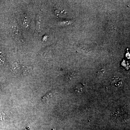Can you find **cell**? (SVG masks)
<instances>
[{
	"label": "cell",
	"mask_w": 130,
	"mask_h": 130,
	"mask_svg": "<svg viewBox=\"0 0 130 130\" xmlns=\"http://www.w3.org/2000/svg\"><path fill=\"white\" fill-rule=\"evenodd\" d=\"M122 79L118 76H114L111 79V84L115 87H118L122 84Z\"/></svg>",
	"instance_id": "6da1fadb"
},
{
	"label": "cell",
	"mask_w": 130,
	"mask_h": 130,
	"mask_svg": "<svg viewBox=\"0 0 130 130\" xmlns=\"http://www.w3.org/2000/svg\"><path fill=\"white\" fill-rule=\"evenodd\" d=\"M54 94L51 93L47 94L46 95L43 96L42 98V101L44 103L47 102L48 100L50 98L52 97L53 96Z\"/></svg>",
	"instance_id": "7a4b0ae2"
},
{
	"label": "cell",
	"mask_w": 130,
	"mask_h": 130,
	"mask_svg": "<svg viewBox=\"0 0 130 130\" xmlns=\"http://www.w3.org/2000/svg\"><path fill=\"white\" fill-rule=\"evenodd\" d=\"M32 70V68L30 67H26L25 68L23 71V74L24 75H28V74H30V73L31 72Z\"/></svg>",
	"instance_id": "3957f363"
},
{
	"label": "cell",
	"mask_w": 130,
	"mask_h": 130,
	"mask_svg": "<svg viewBox=\"0 0 130 130\" xmlns=\"http://www.w3.org/2000/svg\"><path fill=\"white\" fill-rule=\"evenodd\" d=\"M39 16H37V20L36 29L38 32L40 31L41 30V20Z\"/></svg>",
	"instance_id": "277c9868"
},
{
	"label": "cell",
	"mask_w": 130,
	"mask_h": 130,
	"mask_svg": "<svg viewBox=\"0 0 130 130\" xmlns=\"http://www.w3.org/2000/svg\"><path fill=\"white\" fill-rule=\"evenodd\" d=\"M12 69L13 71L17 72L20 69L19 65L17 63H14L12 66Z\"/></svg>",
	"instance_id": "5b68a950"
},
{
	"label": "cell",
	"mask_w": 130,
	"mask_h": 130,
	"mask_svg": "<svg viewBox=\"0 0 130 130\" xmlns=\"http://www.w3.org/2000/svg\"><path fill=\"white\" fill-rule=\"evenodd\" d=\"M5 114L3 113H1V115H0V124L5 121Z\"/></svg>",
	"instance_id": "8992f818"
},
{
	"label": "cell",
	"mask_w": 130,
	"mask_h": 130,
	"mask_svg": "<svg viewBox=\"0 0 130 130\" xmlns=\"http://www.w3.org/2000/svg\"><path fill=\"white\" fill-rule=\"evenodd\" d=\"M5 59L4 57L0 55V65H3L5 63Z\"/></svg>",
	"instance_id": "52a82bcc"
}]
</instances>
